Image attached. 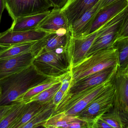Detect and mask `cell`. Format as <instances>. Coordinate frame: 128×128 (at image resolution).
I'll use <instances>...</instances> for the list:
<instances>
[{
    "instance_id": "cell-15",
    "label": "cell",
    "mask_w": 128,
    "mask_h": 128,
    "mask_svg": "<svg viewBox=\"0 0 128 128\" xmlns=\"http://www.w3.org/2000/svg\"><path fill=\"white\" fill-rule=\"evenodd\" d=\"M36 29L52 33L69 30V27L62 9L53 8Z\"/></svg>"
},
{
    "instance_id": "cell-27",
    "label": "cell",
    "mask_w": 128,
    "mask_h": 128,
    "mask_svg": "<svg viewBox=\"0 0 128 128\" xmlns=\"http://www.w3.org/2000/svg\"><path fill=\"white\" fill-rule=\"evenodd\" d=\"M112 128H127L126 124L117 112L112 109L99 116Z\"/></svg>"
},
{
    "instance_id": "cell-4",
    "label": "cell",
    "mask_w": 128,
    "mask_h": 128,
    "mask_svg": "<svg viewBox=\"0 0 128 128\" xmlns=\"http://www.w3.org/2000/svg\"><path fill=\"white\" fill-rule=\"evenodd\" d=\"M115 90L111 80L110 85L76 116L86 122L88 128H92L97 118L112 109Z\"/></svg>"
},
{
    "instance_id": "cell-32",
    "label": "cell",
    "mask_w": 128,
    "mask_h": 128,
    "mask_svg": "<svg viewBox=\"0 0 128 128\" xmlns=\"http://www.w3.org/2000/svg\"><path fill=\"white\" fill-rule=\"evenodd\" d=\"M92 128H112L106 122L101 119L100 117H98L94 121Z\"/></svg>"
},
{
    "instance_id": "cell-16",
    "label": "cell",
    "mask_w": 128,
    "mask_h": 128,
    "mask_svg": "<svg viewBox=\"0 0 128 128\" xmlns=\"http://www.w3.org/2000/svg\"><path fill=\"white\" fill-rule=\"evenodd\" d=\"M100 0H69L62 9L69 26Z\"/></svg>"
},
{
    "instance_id": "cell-6",
    "label": "cell",
    "mask_w": 128,
    "mask_h": 128,
    "mask_svg": "<svg viewBox=\"0 0 128 128\" xmlns=\"http://www.w3.org/2000/svg\"><path fill=\"white\" fill-rule=\"evenodd\" d=\"M128 13V5L98 30L96 37L86 56L112 46L118 38L122 26Z\"/></svg>"
},
{
    "instance_id": "cell-8",
    "label": "cell",
    "mask_w": 128,
    "mask_h": 128,
    "mask_svg": "<svg viewBox=\"0 0 128 128\" xmlns=\"http://www.w3.org/2000/svg\"><path fill=\"white\" fill-rule=\"evenodd\" d=\"M112 82L116 89L113 109L128 128V74L117 71Z\"/></svg>"
},
{
    "instance_id": "cell-14",
    "label": "cell",
    "mask_w": 128,
    "mask_h": 128,
    "mask_svg": "<svg viewBox=\"0 0 128 128\" xmlns=\"http://www.w3.org/2000/svg\"><path fill=\"white\" fill-rule=\"evenodd\" d=\"M128 5V0H116L101 8L96 14L91 27L85 35L98 31L103 25L118 14Z\"/></svg>"
},
{
    "instance_id": "cell-11",
    "label": "cell",
    "mask_w": 128,
    "mask_h": 128,
    "mask_svg": "<svg viewBox=\"0 0 128 128\" xmlns=\"http://www.w3.org/2000/svg\"><path fill=\"white\" fill-rule=\"evenodd\" d=\"M70 37L69 30L48 33L32 46L31 52L34 58L46 52L65 48Z\"/></svg>"
},
{
    "instance_id": "cell-1",
    "label": "cell",
    "mask_w": 128,
    "mask_h": 128,
    "mask_svg": "<svg viewBox=\"0 0 128 128\" xmlns=\"http://www.w3.org/2000/svg\"><path fill=\"white\" fill-rule=\"evenodd\" d=\"M52 78L40 72L33 64L4 77L0 80L2 90L0 106L16 102L19 97L27 91Z\"/></svg>"
},
{
    "instance_id": "cell-20",
    "label": "cell",
    "mask_w": 128,
    "mask_h": 128,
    "mask_svg": "<svg viewBox=\"0 0 128 128\" xmlns=\"http://www.w3.org/2000/svg\"><path fill=\"white\" fill-rule=\"evenodd\" d=\"M50 102L43 103L33 101L27 103L26 107L22 115L12 128H22L26 124L35 116Z\"/></svg>"
},
{
    "instance_id": "cell-21",
    "label": "cell",
    "mask_w": 128,
    "mask_h": 128,
    "mask_svg": "<svg viewBox=\"0 0 128 128\" xmlns=\"http://www.w3.org/2000/svg\"><path fill=\"white\" fill-rule=\"evenodd\" d=\"M27 103L16 101L8 113L0 121V128H12L22 115Z\"/></svg>"
},
{
    "instance_id": "cell-13",
    "label": "cell",
    "mask_w": 128,
    "mask_h": 128,
    "mask_svg": "<svg viewBox=\"0 0 128 128\" xmlns=\"http://www.w3.org/2000/svg\"><path fill=\"white\" fill-rule=\"evenodd\" d=\"M48 33L36 29L24 31H13L9 29L0 33V44L12 46L21 43L36 41Z\"/></svg>"
},
{
    "instance_id": "cell-26",
    "label": "cell",
    "mask_w": 128,
    "mask_h": 128,
    "mask_svg": "<svg viewBox=\"0 0 128 128\" xmlns=\"http://www.w3.org/2000/svg\"><path fill=\"white\" fill-rule=\"evenodd\" d=\"M61 85L62 81H61L33 96L28 100L27 103L33 101L43 103L50 102L52 100L55 95L60 88Z\"/></svg>"
},
{
    "instance_id": "cell-25",
    "label": "cell",
    "mask_w": 128,
    "mask_h": 128,
    "mask_svg": "<svg viewBox=\"0 0 128 128\" xmlns=\"http://www.w3.org/2000/svg\"><path fill=\"white\" fill-rule=\"evenodd\" d=\"M36 41L26 42L13 45L0 53V59L10 58L31 51L32 48Z\"/></svg>"
},
{
    "instance_id": "cell-36",
    "label": "cell",
    "mask_w": 128,
    "mask_h": 128,
    "mask_svg": "<svg viewBox=\"0 0 128 128\" xmlns=\"http://www.w3.org/2000/svg\"><path fill=\"white\" fill-rule=\"evenodd\" d=\"M116 1V0H101V8L108 5L109 4Z\"/></svg>"
},
{
    "instance_id": "cell-18",
    "label": "cell",
    "mask_w": 128,
    "mask_h": 128,
    "mask_svg": "<svg viewBox=\"0 0 128 128\" xmlns=\"http://www.w3.org/2000/svg\"><path fill=\"white\" fill-rule=\"evenodd\" d=\"M51 11L17 18L13 20L9 29L13 31H24L36 29L39 23L49 14Z\"/></svg>"
},
{
    "instance_id": "cell-19",
    "label": "cell",
    "mask_w": 128,
    "mask_h": 128,
    "mask_svg": "<svg viewBox=\"0 0 128 128\" xmlns=\"http://www.w3.org/2000/svg\"><path fill=\"white\" fill-rule=\"evenodd\" d=\"M111 46L116 49L118 55L117 71L125 72L128 67V37L118 38Z\"/></svg>"
},
{
    "instance_id": "cell-34",
    "label": "cell",
    "mask_w": 128,
    "mask_h": 128,
    "mask_svg": "<svg viewBox=\"0 0 128 128\" xmlns=\"http://www.w3.org/2000/svg\"><path fill=\"white\" fill-rule=\"evenodd\" d=\"M64 95V93L60 89L55 95L52 99L53 104H54L56 106H58L62 100Z\"/></svg>"
},
{
    "instance_id": "cell-40",
    "label": "cell",
    "mask_w": 128,
    "mask_h": 128,
    "mask_svg": "<svg viewBox=\"0 0 128 128\" xmlns=\"http://www.w3.org/2000/svg\"></svg>"
},
{
    "instance_id": "cell-10",
    "label": "cell",
    "mask_w": 128,
    "mask_h": 128,
    "mask_svg": "<svg viewBox=\"0 0 128 128\" xmlns=\"http://www.w3.org/2000/svg\"><path fill=\"white\" fill-rule=\"evenodd\" d=\"M118 68V65L110 67L74 83L62 99L68 98L87 89L111 80L116 73Z\"/></svg>"
},
{
    "instance_id": "cell-2",
    "label": "cell",
    "mask_w": 128,
    "mask_h": 128,
    "mask_svg": "<svg viewBox=\"0 0 128 128\" xmlns=\"http://www.w3.org/2000/svg\"><path fill=\"white\" fill-rule=\"evenodd\" d=\"M116 65H118V57L115 48L111 46L98 50L86 56L71 68L73 83L91 74Z\"/></svg>"
},
{
    "instance_id": "cell-29",
    "label": "cell",
    "mask_w": 128,
    "mask_h": 128,
    "mask_svg": "<svg viewBox=\"0 0 128 128\" xmlns=\"http://www.w3.org/2000/svg\"><path fill=\"white\" fill-rule=\"evenodd\" d=\"M88 128L87 124L86 122L82 120L79 119L77 121H74L70 123L66 124L62 128Z\"/></svg>"
},
{
    "instance_id": "cell-5",
    "label": "cell",
    "mask_w": 128,
    "mask_h": 128,
    "mask_svg": "<svg viewBox=\"0 0 128 128\" xmlns=\"http://www.w3.org/2000/svg\"><path fill=\"white\" fill-rule=\"evenodd\" d=\"M111 80L87 89L68 98L62 99L56 107L52 115L64 112L67 115L75 116L101 93L110 85Z\"/></svg>"
},
{
    "instance_id": "cell-23",
    "label": "cell",
    "mask_w": 128,
    "mask_h": 128,
    "mask_svg": "<svg viewBox=\"0 0 128 128\" xmlns=\"http://www.w3.org/2000/svg\"><path fill=\"white\" fill-rule=\"evenodd\" d=\"M62 76L58 77H52V79L45 82L42 84L38 85L37 86L34 87L32 88L29 89L28 91L19 97L16 100V101H24L27 103L29 99L33 96L39 94L40 92L43 91L45 89L51 87L54 84L62 81Z\"/></svg>"
},
{
    "instance_id": "cell-7",
    "label": "cell",
    "mask_w": 128,
    "mask_h": 128,
    "mask_svg": "<svg viewBox=\"0 0 128 128\" xmlns=\"http://www.w3.org/2000/svg\"><path fill=\"white\" fill-rule=\"evenodd\" d=\"M5 9L13 20L51 10L53 5L46 0H4Z\"/></svg>"
},
{
    "instance_id": "cell-12",
    "label": "cell",
    "mask_w": 128,
    "mask_h": 128,
    "mask_svg": "<svg viewBox=\"0 0 128 128\" xmlns=\"http://www.w3.org/2000/svg\"><path fill=\"white\" fill-rule=\"evenodd\" d=\"M34 59L31 51L13 57L0 59V80L30 66Z\"/></svg>"
},
{
    "instance_id": "cell-37",
    "label": "cell",
    "mask_w": 128,
    "mask_h": 128,
    "mask_svg": "<svg viewBox=\"0 0 128 128\" xmlns=\"http://www.w3.org/2000/svg\"><path fill=\"white\" fill-rule=\"evenodd\" d=\"M12 46H6L0 44V53L7 50Z\"/></svg>"
},
{
    "instance_id": "cell-35",
    "label": "cell",
    "mask_w": 128,
    "mask_h": 128,
    "mask_svg": "<svg viewBox=\"0 0 128 128\" xmlns=\"http://www.w3.org/2000/svg\"><path fill=\"white\" fill-rule=\"evenodd\" d=\"M4 9H5L4 0H0V24L1 22L2 14Z\"/></svg>"
},
{
    "instance_id": "cell-38",
    "label": "cell",
    "mask_w": 128,
    "mask_h": 128,
    "mask_svg": "<svg viewBox=\"0 0 128 128\" xmlns=\"http://www.w3.org/2000/svg\"><path fill=\"white\" fill-rule=\"evenodd\" d=\"M125 72H126V73L128 74V68H127V69H126V70L125 71Z\"/></svg>"
},
{
    "instance_id": "cell-30",
    "label": "cell",
    "mask_w": 128,
    "mask_h": 128,
    "mask_svg": "<svg viewBox=\"0 0 128 128\" xmlns=\"http://www.w3.org/2000/svg\"><path fill=\"white\" fill-rule=\"evenodd\" d=\"M16 102L0 106V121L6 115Z\"/></svg>"
},
{
    "instance_id": "cell-9",
    "label": "cell",
    "mask_w": 128,
    "mask_h": 128,
    "mask_svg": "<svg viewBox=\"0 0 128 128\" xmlns=\"http://www.w3.org/2000/svg\"><path fill=\"white\" fill-rule=\"evenodd\" d=\"M98 31L85 36L74 37L71 35L65 52L70 68L86 56L97 35Z\"/></svg>"
},
{
    "instance_id": "cell-31",
    "label": "cell",
    "mask_w": 128,
    "mask_h": 128,
    "mask_svg": "<svg viewBox=\"0 0 128 128\" xmlns=\"http://www.w3.org/2000/svg\"><path fill=\"white\" fill-rule=\"evenodd\" d=\"M128 37V13L124 20L118 38Z\"/></svg>"
},
{
    "instance_id": "cell-3",
    "label": "cell",
    "mask_w": 128,
    "mask_h": 128,
    "mask_svg": "<svg viewBox=\"0 0 128 128\" xmlns=\"http://www.w3.org/2000/svg\"><path fill=\"white\" fill-rule=\"evenodd\" d=\"M66 48L42 53L34 58L32 64L46 76L52 77L60 76L70 70Z\"/></svg>"
},
{
    "instance_id": "cell-24",
    "label": "cell",
    "mask_w": 128,
    "mask_h": 128,
    "mask_svg": "<svg viewBox=\"0 0 128 128\" xmlns=\"http://www.w3.org/2000/svg\"><path fill=\"white\" fill-rule=\"evenodd\" d=\"M79 119L76 116L69 115L66 114L64 112H62L51 116L46 121L42 127L46 128L62 127L66 124Z\"/></svg>"
},
{
    "instance_id": "cell-28",
    "label": "cell",
    "mask_w": 128,
    "mask_h": 128,
    "mask_svg": "<svg viewBox=\"0 0 128 128\" xmlns=\"http://www.w3.org/2000/svg\"><path fill=\"white\" fill-rule=\"evenodd\" d=\"M61 80L62 85L60 89L64 93V96L68 91L73 83V80L70 70L62 76Z\"/></svg>"
},
{
    "instance_id": "cell-39",
    "label": "cell",
    "mask_w": 128,
    "mask_h": 128,
    "mask_svg": "<svg viewBox=\"0 0 128 128\" xmlns=\"http://www.w3.org/2000/svg\"><path fill=\"white\" fill-rule=\"evenodd\" d=\"M2 94V90L0 86V96Z\"/></svg>"
},
{
    "instance_id": "cell-33",
    "label": "cell",
    "mask_w": 128,
    "mask_h": 128,
    "mask_svg": "<svg viewBox=\"0 0 128 128\" xmlns=\"http://www.w3.org/2000/svg\"><path fill=\"white\" fill-rule=\"evenodd\" d=\"M53 5L54 8L62 9L66 6L69 0H46Z\"/></svg>"
},
{
    "instance_id": "cell-17",
    "label": "cell",
    "mask_w": 128,
    "mask_h": 128,
    "mask_svg": "<svg viewBox=\"0 0 128 128\" xmlns=\"http://www.w3.org/2000/svg\"><path fill=\"white\" fill-rule=\"evenodd\" d=\"M101 0H100L69 26L72 36L78 37L85 35L91 27L97 13L101 8Z\"/></svg>"
},
{
    "instance_id": "cell-22",
    "label": "cell",
    "mask_w": 128,
    "mask_h": 128,
    "mask_svg": "<svg viewBox=\"0 0 128 128\" xmlns=\"http://www.w3.org/2000/svg\"><path fill=\"white\" fill-rule=\"evenodd\" d=\"M56 106L53 104L52 100L35 116L26 124L22 128L42 127L47 120L52 116Z\"/></svg>"
}]
</instances>
